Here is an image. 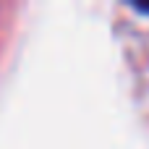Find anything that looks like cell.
I'll return each instance as SVG.
<instances>
[]
</instances>
